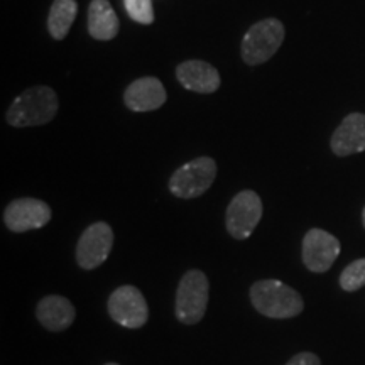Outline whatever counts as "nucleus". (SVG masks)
I'll use <instances>...</instances> for the list:
<instances>
[{
  "mask_svg": "<svg viewBox=\"0 0 365 365\" xmlns=\"http://www.w3.org/2000/svg\"><path fill=\"white\" fill-rule=\"evenodd\" d=\"M59 107L56 91L49 86H33L14 100L7 110L12 127H36L51 122Z\"/></svg>",
  "mask_w": 365,
  "mask_h": 365,
  "instance_id": "nucleus-1",
  "label": "nucleus"
},
{
  "mask_svg": "<svg viewBox=\"0 0 365 365\" xmlns=\"http://www.w3.org/2000/svg\"><path fill=\"white\" fill-rule=\"evenodd\" d=\"M250 301L259 313L276 319L294 318L304 308L298 291L276 279L254 282L250 287Z\"/></svg>",
  "mask_w": 365,
  "mask_h": 365,
  "instance_id": "nucleus-2",
  "label": "nucleus"
},
{
  "mask_svg": "<svg viewBox=\"0 0 365 365\" xmlns=\"http://www.w3.org/2000/svg\"><path fill=\"white\" fill-rule=\"evenodd\" d=\"M210 294L208 277L198 269L182 276L176 293V318L182 325H196L207 313Z\"/></svg>",
  "mask_w": 365,
  "mask_h": 365,
  "instance_id": "nucleus-3",
  "label": "nucleus"
},
{
  "mask_svg": "<svg viewBox=\"0 0 365 365\" xmlns=\"http://www.w3.org/2000/svg\"><path fill=\"white\" fill-rule=\"evenodd\" d=\"M284 41V26L277 19H264L250 26L242 39V58L250 66L271 59Z\"/></svg>",
  "mask_w": 365,
  "mask_h": 365,
  "instance_id": "nucleus-4",
  "label": "nucleus"
},
{
  "mask_svg": "<svg viewBox=\"0 0 365 365\" xmlns=\"http://www.w3.org/2000/svg\"><path fill=\"white\" fill-rule=\"evenodd\" d=\"M215 176L217 163L212 158H196L175 171L170 180V190L178 198H196L213 185Z\"/></svg>",
  "mask_w": 365,
  "mask_h": 365,
  "instance_id": "nucleus-5",
  "label": "nucleus"
},
{
  "mask_svg": "<svg viewBox=\"0 0 365 365\" xmlns=\"http://www.w3.org/2000/svg\"><path fill=\"white\" fill-rule=\"evenodd\" d=\"M262 218V202L252 190L240 191L227 208V230L234 239L245 240L252 235Z\"/></svg>",
  "mask_w": 365,
  "mask_h": 365,
  "instance_id": "nucleus-6",
  "label": "nucleus"
},
{
  "mask_svg": "<svg viewBox=\"0 0 365 365\" xmlns=\"http://www.w3.org/2000/svg\"><path fill=\"white\" fill-rule=\"evenodd\" d=\"M108 314L113 322L125 328H140L149 318L145 298L135 286L117 287L108 298Z\"/></svg>",
  "mask_w": 365,
  "mask_h": 365,
  "instance_id": "nucleus-7",
  "label": "nucleus"
},
{
  "mask_svg": "<svg viewBox=\"0 0 365 365\" xmlns=\"http://www.w3.org/2000/svg\"><path fill=\"white\" fill-rule=\"evenodd\" d=\"M113 245V232L108 223L97 222L81 234L76 245V262L85 271H91L107 261Z\"/></svg>",
  "mask_w": 365,
  "mask_h": 365,
  "instance_id": "nucleus-8",
  "label": "nucleus"
},
{
  "mask_svg": "<svg viewBox=\"0 0 365 365\" xmlns=\"http://www.w3.org/2000/svg\"><path fill=\"white\" fill-rule=\"evenodd\" d=\"M49 220H51V208L48 207V203L36 198L14 200L4 212V222L7 228L17 234L48 225Z\"/></svg>",
  "mask_w": 365,
  "mask_h": 365,
  "instance_id": "nucleus-9",
  "label": "nucleus"
},
{
  "mask_svg": "<svg viewBox=\"0 0 365 365\" xmlns=\"http://www.w3.org/2000/svg\"><path fill=\"white\" fill-rule=\"evenodd\" d=\"M340 254V240L322 228H312L303 239V262L312 272H327Z\"/></svg>",
  "mask_w": 365,
  "mask_h": 365,
  "instance_id": "nucleus-10",
  "label": "nucleus"
},
{
  "mask_svg": "<svg viewBox=\"0 0 365 365\" xmlns=\"http://www.w3.org/2000/svg\"><path fill=\"white\" fill-rule=\"evenodd\" d=\"M178 81L195 93H213L220 88V73L215 66L200 59L181 63L176 68Z\"/></svg>",
  "mask_w": 365,
  "mask_h": 365,
  "instance_id": "nucleus-11",
  "label": "nucleus"
},
{
  "mask_svg": "<svg viewBox=\"0 0 365 365\" xmlns=\"http://www.w3.org/2000/svg\"><path fill=\"white\" fill-rule=\"evenodd\" d=\"M125 105L134 112H153L166 102V88L153 76L139 78L127 86L124 95Z\"/></svg>",
  "mask_w": 365,
  "mask_h": 365,
  "instance_id": "nucleus-12",
  "label": "nucleus"
},
{
  "mask_svg": "<svg viewBox=\"0 0 365 365\" xmlns=\"http://www.w3.org/2000/svg\"><path fill=\"white\" fill-rule=\"evenodd\" d=\"M331 150L336 156H352L365 150V113H350L331 135Z\"/></svg>",
  "mask_w": 365,
  "mask_h": 365,
  "instance_id": "nucleus-13",
  "label": "nucleus"
},
{
  "mask_svg": "<svg viewBox=\"0 0 365 365\" xmlns=\"http://www.w3.org/2000/svg\"><path fill=\"white\" fill-rule=\"evenodd\" d=\"M36 317L46 330L63 331L75 322L76 312L71 301L65 296L51 294L39 301L38 308H36Z\"/></svg>",
  "mask_w": 365,
  "mask_h": 365,
  "instance_id": "nucleus-14",
  "label": "nucleus"
},
{
  "mask_svg": "<svg viewBox=\"0 0 365 365\" xmlns=\"http://www.w3.org/2000/svg\"><path fill=\"white\" fill-rule=\"evenodd\" d=\"M118 17L108 0H91L88 7V33L93 39L110 41L118 34Z\"/></svg>",
  "mask_w": 365,
  "mask_h": 365,
  "instance_id": "nucleus-15",
  "label": "nucleus"
},
{
  "mask_svg": "<svg viewBox=\"0 0 365 365\" xmlns=\"http://www.w3.org/2000/svg\"><path fill=\"white\" fill-rule=\"evenodd\" d=\"M78 6L75 0H54L48 17V31L54 39L61 41L70 33Z\"/></svg>",
  "mask_w": 365,
  "mask_h": 365,
  "instance_id": "nucleus-16",
  "label": "nucleus"
},
{
  "mask_svg": "<svg viewBox=\"0 0 365 365\" xmlns=\"http://www.w3.org/2000/svg\"><path fill=\"white\" fill-rule=\"evenodd\" d=\"M340 286L344 291H357L365 286V259L349 264L340 274Z\"/></svg>",
  "mask_w": 365,
  "mask_h": 365,
  "instance_id": "nucleus-17",
  "label": "nucleus"
},
{
  "mask_svg": "<svg viewBox=\"0 0 365 365\" xmlns=\"http://www.w3.org/2000/svg\"><path fill=\"white\" fill-rule=\"evenodd\" d=\"M125 11L129 14L132 21L139 24H153L154 21V9L153 0H124Z\"/></svg>",
  "mask_w": 365,
  "mask_h": 365,
  "instance_id": "nucleus-18",
  "label": "nucleus"
},
{
  "mask_svg": "<svg viewBox=\"0 0 365 365\" xmlns=\"http://www.w3.org/2000/svg\"><path fill=\"white\" fill-rule=\"evenodd\" d=\"M286 365H322V362H319V359L312 352H301L298 355H294Z\"/></svg>",
  "mask_w": 365,
  "mask_h": 365,
  "instance_id": "nucleus-19",
  "label": "nucleus"
},
{
  "mask_svg": "<svg viewBox=\"0 0 365 365\" xmlns=\"http://www.w3.org/2000/svg\"><path fill=\"white\" fill-rule=\"evenodd\" d=\"M362 222H364V227H365V208H364V212H362Z\"/></svg>",
  "mask_w": 365,
  "mask_h": 365,
  "instance_id": "nucleus-20",
  "label": "nucleus"
},
{
  "mask_svg": "<svg viewBox=\"0 0 365 365\" xmlns=\"http://www.w3.org/2000/svg\"><path fill=\"white\" fill-rule=\"evenodd\" d=\"M105 365H118V364H113V362H110V364H105Z\"/></svg>",
  "mask_w": 365,
  "mask_h": 365,
  "instance_id": "nucleus-21",
  "label": "nucleus"
}]
</instances>
